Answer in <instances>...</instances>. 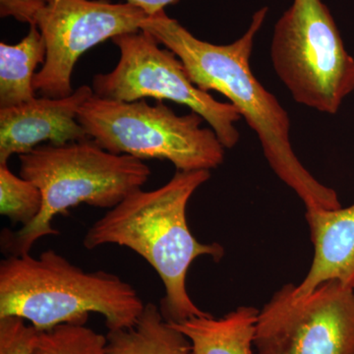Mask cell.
<instances>
[{"label":"cell","instance_id":"obj_1","mask_svg":"<svg viewBox=\"0 0 354 354\" xmlns=\"http://www.w3.org/2000/svg\"><path fill=\"white\" fill-rule=\"evenodd\" d=\"M268 10L262 7L254 13L245 34L230 44L201 41L165 10L149 16L141 30L181 60L198 88L216 91L230 100L257 134L272 171L297 193L306 209L341 208L337 192L317 180L298 160L291 146L290 115L251 69L254 41Z\"/></svg>","mask_w":354,"mask_h":354},{"label":"cell","instance_id":"obj_2","mask_svg":"<svg viewBox=\"0 0 354 354\" xmlns=\"http://www.w3.org/2000/svg\"><path fill=\"white\" fill-rule=\"evenodd\" d=\"M209 177V171H177L158 189L135 190L93 223L83 239L88 250L106 244L127 247L152 266L165 286L160 309L169 323L209 315L191 299L186 278L197 258L209 256L218 262L225 249L197 241L188 227L186 209Z\"/></svg>","mask_w":354,"mask_h":354},{"label":"cell","instance_id":"obj_3","mask_svg":"<svg viewBox=\"0 0 354 354\" xmlns=\"http://www.w3.org/2000/svg\"><path fill=\"white\" fill-rule=\"evenodd\" d=\"M145 304L130 283L104 271L86 272L55 250L39 257L9 256L0 263V318L29 321L39 332L104 317L109 330L136 323Z\"/></svg>","mask_w":354,"mask_h":354},{"label":"cell","instance_id":"obj_4","mask_svg":"<svg viewBox=\"0 0 354 354\" xmlns=\"http://www.w3.org/2000/svg\"><path fill=\"white\" fill-rule=\"evenodd\" d=\"M18 157L20 176L38 186L43 207L30 225L17 232L3 230L2 251L9 256L29 254L39 239L59 234L53 227L55 216L81 204L113 209L151 176L143 160L109 152L91 138L44 144Z\"/></svg>","mask_w":354,"mask_h":354},{"label":"cell","instance_id":"obj_5","mask_svg":"<svg viewBox=\"0 0 354 354\" xmlns=\"http://www.w3.org/2000/svg\"><path fill=\"white\" fill-rule=\"evenodd\" d=\"M78 121L101 148L138 160H169L178 171H211L225 160V147L196 113L178 115L164 102H127L93 95Z\"/></svg>","mask_w":354,"mask_h":354},{"label":"cell","instance_id":"obj_6","mask_svg":"<svg viewBox=\"0 0 354 354\" xmlns=\"http://www.w3.org/2000/svg\"><path fill=\"white\" fill-rule=\"evenodd\" d=\"M272 64L297 104L335 114L354 91V58L322 0H293L274 26Z\"/></svg>","mask_w":354,"mask_h":354},{"label":"cell","instance_id":"obj_7","mask_svg":"<svg viewBox=\"0 0 354 354\" xmlns=\"http://www.w3.org/2000/svg\"><path fill=\"white\" fill-rule=\"evenodd\" d=\"M120 60L109 73L97 74L92 82L94 95L101 99L132 102L153 97L188 106L215 131L225 149L239 143L236 123L241 118L230 102L216 101L190 80L181 60L147 32L120 35L113 39Z\"/></svg>","mask_w":354,"mask_h":354},{"label":"cell","instance_id":"obj_8","mask_svg":"<svg viewBox=\"0 0 354 354\" xmlns=\"http://www.w3.org/2000/svg\"><path fill=\"white\" fill-rule=\"evenodd\" d=\"M292 283L259 311L255 354H354V290L330 281L305 297Z\"/></svg>","mask_w":354,"mask_h":354},{"label":"cell","instance_id":"obj_9","mask_svg":"<svg viewBox=\"0 0 354 354\" xmlns=\"http://www.w3.org/2000/svg\"><path fill=\"white\" fill-rule=\"evenodd\" d=\"M148 17L128 2L46 0L37 27L46 43V57L35 76V90L46 97L73 94L72 73L79 58L106 39L141 31Z\"/></svg>","mask_w":354,"mask_h":354},{"label":"cell","instance_id":"obj_10","mask_svg":"<svg viewBox=\"0 0 354 354\" xmlns=\"http://www.w3.org/2000/svg\"><path fill=\"white\" fill-rule=\"evenodd\" d=\"M94 95L80 86L64 97H35L17 106L0 109V164L14 155L31 152L43 143L64 145L90 138L78 121L79 111Z\"/></svg>","mask_w":354,"mask_h":354},{"label":"cell","instance_id":"obj_11","mask_svg":"<svg viewBox=\"0 0 354 354\" xmlns=\"http://www.w3.org/2000/svg\"><path fill=\"white\" fill-rule=\"evenodd\" d=\"M305 218L314 257L304 281L295 286V297L308 295L330 281L354 290V204L335 209H306Z\"/></svg>","mask_w":354,"mask_h":354},{"label":"cell","instance_id":"obj_12","mask_svg":"<svg viewBox=\"0 0 354 354\" xmlns=\"http://www.w3.org/2000/svg\"><path fill=\"white\" fill-rule=\"evenodd\" d=\"M259 311L241 306L218 319L209 314L169 324L189 339L193 354H255L254 337Z\"/></svg>","mask_w":354,"mask_h":354},{"label":"cell","instance_id":"obj_13","mask_svg":"<svg viewBox=\"0 0 354 354\" xmlns=\"http://www.w3.org/2000/svg\"><path fill=\"white\" fill-rule=\"evenodd\" d=\"M46 57V43L37 26H30L27 36L18 44H0V109L36 97L34 79Z\"/></svg>","mask_w":354,"mask_h":354},{"label":"cell","instance_id":"obj_14","mask_svg":"<svg viewBox=\"0 0 354 354\" xmlns=\"http://www.w3.org/2000/svg\"><path fill=\"white\" fill-rule=\"evenodd\" d=\"M106 341L108 354H193L189 339L153 304L145 305L132 327L109 330Z\"/></svg>","mask_w":354,"mask_h":354},{"label":"cell","instance_id":"obj_15","mask_svg":"<svg viewBox=\"0 0 354 354\" xmlns=\"http://www.w3.org/2000/svg\"><path fill=\"white\" fill-rule=\"evenodd\" d=\"M106 335L83 323H65L37 335L31 354H108Z\"/></svg>","mask_w":354,"mask_h":354},{"label":"cell","instance_id":"obj_16","mask_svg":"<svg viewBox=\"0 0 354 354\" xmlns=\"http://www.w3.org/2000/svg\"><path fill=\"white\" fill-rule=\"evenodd\" d=\"M43 207V194L36 184L17 176L7 162L0 164V214L23 227L36 220Z\"/></svg>","mask_w":354,"mask_h":354},{"label":"cell","instance_id":"obj_17","mask_svg":"<svg viewBox=\"0 0 354 354\" xmlns=\"http://www.w3.org/2000/svg\"><path fill=\"white\" fill-rule=\"evenodd\" d=\"M38 330L24 319L10 316L0 318V354H31Z\"/></svg>","mask_w":354,"mask_h":354},{"label":"cell","instance_id":"obj_18","mask_svg":"<svg viewBox=\"0 0 354 354\" xmlns=\"http://www.w3.org/2000/svg\"><path fill=\"white\" fill-rule=\"evenodd\" d=\"M44 6L46 0H0V16L13 17L18 22L37 26L39 14Z\"/></svg>","mask_w":354,"mask_h":354},{"label":"cell","instance_id":"obj_19","mask_svg":"<svg viewBox=\"0 0 354 354\" xmlns=\"http://www.w3.org/2000/svg\"><path fill=\"white\" fill-rule=\"evenodd\" d=\"M127 2L139 7L145 11L147 15L153 16L160 11L165 10L167 6L176 3L177 0H127Z\"/></svg>","mask_w":354,"mask_h":354}]
</instances>
